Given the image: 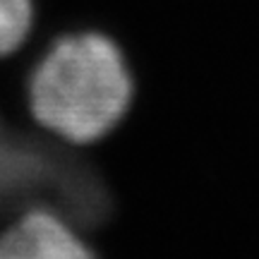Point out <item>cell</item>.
Wrapping results in <instances>:
<instances>
[{
  "label": "cell",
  "mask_w": 259,
  "mask_h": 259,
  "mask_svg": "<svg viewBox=\"0 0 259 259\" xmlns=\"http://www.w3.org/2000/svg\"><path fill=\"white\" fill-rule=\"evenodd\" d=\"M135 82L115 41L96 31L58 38L29 77L34 120L67 144H94L127 115Z\"/></svg>",
  "instance_id": "6da1fadb"
},
{
  "label": "cell",
  "mask_w": 259,
  "mask_h": 259,
  "mask_svg": "<svg viewBox=\"0 0 259 259\" xmlns=\"http://www.w3.org/2000/svg\"><path fill=\"white\" fill-rule=\"evenodd\" d=\"M34 24L31 0H0V58L15 53Z\"/></svg>",
  "instance_id": "3957f363"
},
{
  "label": "cell",
  "mask_w": 259,
  "mask_h": 259,
  "mask_svg": "<svg viewBox=\"0 0 259 259\" xmlns=\"http://www.w3.org/2000/svg\"><path fill=\"white\" fill-rule=\"evenodd\" d=\"M0 259H96L58 211L31 209L0 233Z\"/></svg>",
  "instance_id": "7a4b0ae2"
}]
</instances>
